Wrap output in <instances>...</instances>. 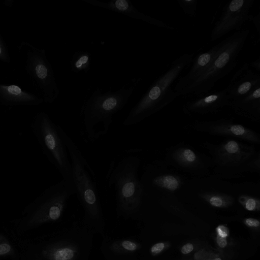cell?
<instances>
[{"mask_svg":"<svg viewBox=\"0 0 260 260\" xmlns=\"http://www.w3.org/2000/svg\"><path fill=\"white\" fill-rule=\"evenodd\" d=\"M75 194L72 177L62 178L26 205L17 217L9 220L7 226L17 240L33 236L45 222L58 219L66 203Z\"/></svg>","mask_w":260,"mask_h":260,"instance_id":"6da1fadb","label":"cell"},{"mask_svg":"<svg viewBox=\"0 0 260 260\" xmlns=\"http://www.w3.org/2000/svg\"><path fill=\"white\" fill-rule=\"evenodd\" d=\"M141 79L133 78L129 84L115 91L103 92L96 87L84 101L80 115L89 141L94 142L107 134L113 117L128 104Z\"/></svg>","mask_w":260,"mask_h":260,"instance_id":"7a4b0ae2","label":"cell"},{"mask_svg":"<svg viewBox=\"0 0 260 260\" xmlns=\"http://www.w3.org/2000/svg\"><path fill=\"white\" fill-rule=\"evenodd\" d=\"M202 145L212 159V175L217 178L238 179L260 171V151L253 144L225 138L218 144L206 141Z\"/></svg>","mask_w":260,"mask_h":260,"instance_id":"3957f363","label":"cell"},{"mask_svg":"<svg viewBox=\"0 0 260 260\" xmlns=\"http://www.w3.org/2000/svg\"><path fill=\"white\" fill-rule=\"evenodd\" d=\"M193 55L178 57L170 68L158 78L130 110L122 124L125 126L137 124L169 105L178 96L172 88L173 83L192 62Z\"/></svg>","mask_w":260,"mask_h":260,"instance_id":"277c9868","label":"cell"},{"mask_svg":"<svg viewBox=\"0 0 260 260\" xmlns=\"http://www.w3.org/2000/svg\"><path fill=\"white\" fill-rule=\"evenodd\" d=\"M250 30L238 31L221 41L218 50L207 69L176 94L193 98L211 91L215 85L236 67Z\"/></svg>","mask_w":260,"mask_h":260,"instance_id":"5b68a950","label":"cell"},{"mask_svg":"<svg viewBox=\"0 0 260 260\" xmlns=\"http://www.w3.org/2000/svg\"><path fill=\"white\" fill-rule=\"evenodd\" d=\"M140 162L139 156L128 154L113 159L110 165L106 178L120 207L134 208L140 205L142 189L138 176Z\"/></svg>","mask_w":260,"mask_h":260,"instance_id":"8992f818","label":"cell"},{"mask_svg":"<svg viewBox=\"0 0 260 260\" xmlns=\"http://www.w3.org/2000/svg\"><path fill=\"white\" fill-rule=\"evenodd\" d=\"M59 126L44 111L37 113L30 124L32 132L48 160L62 178H71V164Z\"/></svg>","mask_w":260,"mask_h":260,"instance_id":"52a82bcc","label":"cell"},{"mask_svg":"<svg viewBox=\"0 0 260 260\" xmlns=\"http://www.w3.org/2000/svg\"><path fill=\"white\" fill-rule=\"evenodd\" d=\"M18 50L24 70L40 91L44 102L53 103L58 98L60 90L45 50L27 41H22Z\"/></svg>","mask_w":260,"mask_h":260,"instance_id":"ba28073f","label":"cell"},{"mask_svg":"<svg viewBox=\"0 0 260 260\" xmlns=\"http://www.w3.org/2000/svg\"><path fill=\"white\" fill-rule=\"evenodd\" d=\"M177 196L182 199L202 201L217 208L229 207L237 202L235 183L212 175L188 179Z\"/></svg>","mask_w":260,"mask_h":260,"instance_id":"9c48e42d","label":"cell"},{"mask_svg":"<svg viewBox=\"0 0 260 260\" xmlns=\"http://www.w3.org/2000/svg\"><path fill=\"white\" fill-rule=\"evenodd\" d=\"M189 178L169 166L164 159H155L146 165L140 178L141 197L176 194Z\"/></svg>","mask_w":260,"mask_h":260,"instance_id":"30bf717a","label":"cell"},{"mask_svg":"<svg viewBox=\"0 0 260 260\" xmlns=\"http://www.w3.org/2000/svg\"><path fill=\"white\" fill-rule=\"evenodd\" d=\"M164 160L169 166L193 177L209 175L213 166L209 155L185 142H180L168 147L166 149Z\"/></svg>","mask_w":260,"mask_h":260,"instance_id":"8fae6325","label":"cell"},{"mask_svg":"<svg viewBox=\"0 0 260 260\" xmlns=\"http://www.w3.org/2000/svg\"><path fill=\"white\" fill-rule=\"evenodd\" d=\"M189 128L198 132L214 136L224 137L260 144V135L251 128L235 123L232 118L213 120H196L190 124Z\"/></svg>","mask_w":260,"mask_h":260,"instance_id":"7c38bea8","label":"cell"},{"mask_svg":"<svg viewBox=\"0 0 260 260\" xmlns=\"http://www.w3.org/2000/svg\"><path fill=\"white\" fill-rule=\"evenodd\" d=\"M253 2V0H233L226 5L211 31V40H216L235 29L239 31L242 24L251 19L249 11Z\"/></svg>","mask_w":260,"mask_h":260,"instance_id":"4fadbf2b","label":"cell"},{"mask_svg":"<svg viewBox=\"0 0 260 260\" xmlns=\"http://www.w3.org/2000/svg\"><path fill=\"white\" fill-rule=\"evenodd\" d=\"M227 106H230V101L225 88L192 98L183 105L182 110L191 116L215 114Z\"/></svg>","mask_w":260,"mask_h":260,"instance_id":"5bb4252c","label":"cell"},{"mask_svg":"<svg viewBox=\"0 0 260 260\" xmlns=\"http://www.w3.org/2000/svg\"><path fill=\"white\" fill-rule=\"evenodd\" d=\"M258 86H260L259 75L249 69L247 65L243 66L225 88L230 101L229 107Z\"/></svg>","mask_w":260,"mask_h":260,"instance_id":"9a60e30c","label":"cell"},{"mask_svg":"<svg viewBox=\"0 0 260 260\" xmlns=\"http://www.w3.org/2000/svg\"><path fill=\"white\" fill-rule=\"evenodd\" d=\"M90 6L108 10L158 26H165V24L155 18L139 11L129 0H81Z\"/></svg>","mask_w":260,"mask_h":260,"instance_id":"2e32d148","label":"cell"},{"mask_svg":"<svg viewBox=\"0 0 260 260\" xmlns=\"http://www.w3.org/2000/svg\"><path fill=\"white\" fill-rule=\"evenodd\" d=\"M43 103L42 97L23 90L17 85L0 82V104L3 106L36 107Z\"/></svg>","mask_w":260,"mask_h":260,"instance_id":"e0dca14e","label":"cell"},{"mask_svg":"<svg viewBox=\"0 0 260 260\" xmlns=\"http://www.w3.org/2000/svg\"><path fill=\"white\" fill-rule=\"evenodd\" d=\"M219 47V43L207 51L200 54L194 60L193 59L189 71L177 81L174 88L176 93L194 80L207 69L216 54Z\"/></svg>","mask_w":260,"mask_h":260,"instance_id":"ac0fdd59","label":"cell"},{"mask_svg":"<svg viewBox=\"0 0 260 260\" xmlns=\"http://www.w3.org/2000/svg\"><path fill=\"white\" fill-rule=\"evenodd\" d=\"M237 203L249 211L258 210L260 207V184L252 181L235 183Z\"/></svg>","mask_w":260,"mask_h":260,"instance_id":"d6986e66","label":"cell"},{"mask_svg":"<svg viewBox=\"0 0 260 260\" xmlns=\"http://www.w3.org/2000/svg\"><path fill=\"white\" fill-rule=\"evenodd\" d=\"M235 113L254 122L260 121V86L231 106Z\"/></svg>","mask_w":260,"mask_h":260,"instance_id":"ffe728a7","label":"cell"},{"mask_svg":"<svg viewBox=\"0 0 260 260\" xmlns=\"http://www.w3.org/2000/svg\"><path fill=\"white\" fill-rule=\"evenodd\" d=\"M19 241L7 226L0 225V260H19Z\"/></svg>","mask_w":260,"mask_h":260,"instance_id":"44dd1931","label":"cell"},{"mask_svg":"<svg viewBox=\"0 0 260 260\" xmlns=\"http://www.w3.org/2000/svg\"><path fill=\"white\" fill-rule=\"evenodd\" d=\"M91 56L86 51L75 52L70 61L71 70L74 73H87L90 67Z\"/></svg>","mask_w":260,"mask_h":260,"instance_id":"7402d4cb","label":"cell"},{"mask_svg":"<svg viewBox=\"0 0 260 260\" xmlns=\"http://www.w3.org/2000/svg\"><path fill=\"white\" fill-rule=\"evenodd\" d=\"M179 5L188 15H194L197 7L195 1H182L179 2Z\"/></svg>","mask_w":260,"mask_h":260,"instance_id":"603a6c76","label":"cell"},{"mask_svg":"<svg viewBox=\"0 0 260 260\" xmlns=\"http://www.w3.org/2000/svg\"><path fill=\"white\" fill-rule=\"evenodd\" d=\"M0 61L9 63L11 61L10 56L8 49L0 34Z\"/></svg>","mask_w":260,"mask_h":260,"instance_id":"cb8c5ba5","label":"cell"},{"mask_svg":"<svg viewBox=\"0 0 260 260\" xmlns=\"http://www.w3.org/2000/svg\"><path fill=\"white\" fill-rule=\"evenodd\" d=\"M216 230L218 234V235L220 237L226 238L229 235V232L228 229L223 225L218 226Z\"/></svg>","mask_w":260,"mask_h":260,"instance_id":"d4e9b609","label":"cell"},{"mask_svg":"<svg viewBox=\"0 0 260 260\" xmlns=\"http://www.w3.org/2000/svg\"><path fill=\"white\" fill-rule=\"evenodd\" d=\"M164 247L165 245L163 243H158L152 247L151 251L154 254H158L164 249Z\"/></svg>","mask_w":260,"mask_h":260,"instance_id":"484cf974","label":"cell"},{"mask_svg":"<svg viewBox=\"0 0 260 260\" xmlns=\"http://www.w3.org/2000/svg\"><path fill=\"white\" fill-rule=\"evenodd\" d=\"M246 225L251 227H257L259 225V221L255 218H248L245 220Z\"/></svg>","mask_w":260,"mask_h":260,"instance_id":"4316f807","label":"cell"},{"mask_svg":"<svg viewBox=\"0 0 260 260\" xmlns=\"http://www.w3.org/2000/svg\"><path fill=\"white\" fill-rule=\"evenodd\" d=\"M61 254L67 259H71L73 256V252L68 248H64L59 251Z\"/></svg>","mask_w":260,"mask_h":260,"instance_id":"83f0119b","label":"cell"},{"mask_svg":"<svg viewBox=\"0 0 260 260\" xmlns=\"http://www.w3.org/2000/svg\"><path fill=\"white\" fill-rule=\"evenodd\" d=\"M122 245L125 249L128 250H134L137 248L136 244L128 241H124Z\"/></svg>","mask_w":260,"mask_h":260,"instance_id":"f1b7e54d","label":"cell"},{"mask_svg":"<svg viewBox=\"0 0 260 260\" xmlns=\"http://www.w3.org/2000/svg\"><path fill=\"white\" fill-rule=\"evenodd\" d=\"M193 249V246L191 243L185 244L181 248V252L183 254H188L191 252Z\"/></svg>","mask_w":260,"mask_h":260,"instance_id":"f546056e","label":"cell"},{"mask_svg":"<svg viewBox=\"0 0 260 260\" xmlns=\"http://www.w3.org/2000/svg\"><path fill=\"white\" fill-rule=\"evenodd\" d=\"M216 241L218 246L221 248L225 247L227 245V241L225 238L218 235L216 237Z\"/></svg>","mask_w":260,"mask_h":260,"instance_id":"4dcf8cb0","label":"cell"},{"mask_svg":"<svg viewBox=\"0 0 260 260\" xmlns=\"http://www.w3.org/2000/svg\"><path fill=\"white\" fill-rule=\"evenodd\" d=\"M54 260H67L60 253L59 251H57L54 254Z\"/></svg>","mask_w":260,"mask_h":260,"instance_id":"1f68e13d","label":"cell"},{"mask_svg":"<svg viewBox=\"0 0 260 260\" xmlns=\"http://www.w3.org/2000/svg\"><path fill=\"white\" fill-rule=\"evenodd\" d=\"M214 260H221V259H220V258H216Z\"/></svg>","mask_w":260,"mask_h":260,"instance_id":"d6a6232c","label":"cell"},{"mask_svg":"<svg viewBox=\"0 0 260 260\" xmlns=\"http://www.w3.org/2000/svg\"><path fill=\"white\" fill-rule=\"evenodd\" d=\"M0 147H1V144H0Z\"/></svg>","mask_w":260,"mask_h":260,"instance_id":"836d02e7","label":"cell"}]
</instances>
